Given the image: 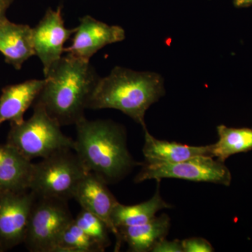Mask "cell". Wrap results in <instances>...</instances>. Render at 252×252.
Masks as SVG:
<instances>
[{"instance_id": "obj_19", "label": "cell", "mask_w": 252, "mask_h": 252, "mask_svg": "<svg viewBox=\"0 0 252 252\" xmlns=\"http://www.w3.org/2000/svg\"><path fill=\"white\" fill-rule=\"evenodd\" d=\"M97 252L103 250L74 220L63 232L55 249V252Z\"/></svg>"}, {"instance_id": "obj_5", "label": "cell", "mask_w": 252, "mask_h": 252, "mask_svg": "<svg viewBox=\"0 0 252 252\" xmlns=\"http://www.w3.org/2000/svg\"><path fill=\"white\" fill-rule=\"evenodd\" d=\"M72 149L62 151L34 163L30 190L36 197L68 200L88 173Z\"/></svg>"}, {"instance_id": "obj_11", "label": "cell", "mask_w": 252, "mask_h": 252, "mask_svg": "<svg viewBox=\"0 0 252 252\" xmlns=\"http://www.w3.org/2000/svg\"><path fill=\"white\" fill-rule=\"evenodd\" d=\"M107 184L92 172H88L78 186L74 199L81 208L101 219L116 237V251L120 250L122 239L112 221V212L119 203L107 187Z\"/></svg>"}, {"instance_id": "obj_7", "label": "cell", "mask_w": 252, "mask_h": 252, "mask_svg": "<svg viewBox=\"0 0 252 252\" xmlns=\"http://www.w3.org/2000/svg\"><path fill=\"white\" fill-rule=\"evenodd\" d=\"M165 178L180 179L195 182H209L229 187L232 175L229 169L213 157L201 156L175 163H144L135 182Z\"/></svg>"}, {"instance_id": "obj_15", "label": "cell", "mask_w": 252, "mask_h": 252, "mask_svg": "<svg viewBox=\"0 0 252 252\" xmlns=\"http://www.w3.org/2000/svg\"><path fill=\"white\" fill-rule=\"evenodd\" d=\"M143 154L147 164L175 163L193 157H212L211 145L192 147L175 142L159 140L144 127Z\"/></svg>"}, {"instance_id": "obj_24", "label": "cell", "mask_w": 252, "mask_h": 252, "mask_svg": "<svg viewBox=\"0 0 252 252\" xmlns=\"http://www.w3.org/2000/svg\"><path fill=\"white\" fill-rule=\"evenodd\" d=\"M233 4L236 8L250 7L252 5V0H233Z\"/></svg>"}, {"instance_id": "obj_12", "label": "cell", "mask_w": 252, "mask_h": 252, "mask_svg": "<svg viewBox=\"0 0 252 252\" xmlns=\"http://www.w3.org/2000/svg\"><path fill=\"white\" fill-rule=\"evenodd\" d=\"M45 84L44 78L3 88L0 96V124L4 122L16 124L22 123L25 113L34 103Z\"/></svg>"}, {"instance_id": "obj_2", "label": "cell", "mask_w": 252, "mask_h": 252, "mask_svg": "<svg viewBox=\"0 0 252 252\" xmlns=\"http://www.w3.org/2000/svg\"><path fill=\"white\" fill-rule=\"evenodd\" d=\"M75 126L74 152L88 172L107 185L121 180L138 164L129 153L125 132L117 124L84 117Z\"/></svg>"}, {"instance_id": "obj_8", "label": "cell", "mask_w": 252, "mask_h": 252, "mask_svg": "<svg viewBox=\"0 0 252 252\" xmlns=\"http://www.w3.org/2000/svg\"><path fill=\"white\" fill-rule=\"evenodd\" d=\"M36 198L31 190L0 193V251L24 243Z\"/></svg>"}, {"instance_id": "obj_17", "label": "cell", "mask_w": 252, "mask_h": 252, "mask_svg": "<svg viewBox=\"0 0 252 252\" xmlns=\"http://www.w3.org/2000/svg\"><path fill=\"white\" fill-rule=\"evenodd\" d=\"M171 205L164 201L159 193L144 203L134 205H125L118 203L112 212V221L116 228L144 224L155 218L158 212L170 208Z\"/></svg>"}, {"instance_id": "obj_23", "label": "cell", "mask_w": 252, "mask_h": 252, "mask_svg": "<svg viewBox=\"0 0 252 252\" xmlns=\"http://www.w3.org/2000/svg\"><path fill=\"white\" fill-rule=\"evenodd\" d=\"M14 0H0V23L7 19L6 14Z\"/></svg>"}, {"instance_id": "obj_14", "label": "cell", "mask_w": 252, "mask_h": 252, "mask_svg": "<svg viewBox=\"0 0 252 252\" xmlns=\"http://www.w3.org/2000/svg\"><path fill=\"white\" fill-rule=\"evenodd\" d=\"M0 52L4 56L5 62L21 69L23 63L35 56L32 28L8 19L0 23Z\"/></svg>"}, {"instance_id": "obj_3", "label": "cell", "mask_w": 252, "mask_h": 252, "mask_svg": "<svg viewBox=\"0 0 252 252\" xmlns=\"http://www.w3.org/2000/svg\"><path fill=\"white\" fill-rule=\"evenodd\" d=\"M164 94V80L160 74L116 67L108 76L99 78L88 109H117L144 128L146 112Z\"/></svg>"}, {"instance_id": "obj_9", "label": "cell", "mask_w": 252, "mask_h": 252, "mask_svg": "<svg viewBox=\"0 0 252 252\" xmlns=\"http://www.w3.org/2000/svg\"><path fill=\"white\" fill-rule=\"evenodd\" d=\"M76 29L64 26L62 7L49 8L44 17L32 28V42L35 56L43 64L44 78L59 62L64 52V44L75 32Z\"/></svg>"}, {"instance_id": "obj_16", "label": "cell", "mask_w": 252, "mask_h": 252, "mask_svg": "<svg viewBox=\"0 0 252 252\" xmlns=\"http://www.w3.org/2000/svg\"><path fill=\"white\" fill-rule=\"evenodd\" d=\"M170 227V217L163 214L144 224L120 227L118 230L130 251L147 252H152L156 244L165 238Z\"/></svg>"}, {"instance_id": "obj_4", "label": "cell", "mask_w": 252, "mask_h": 252, "mask_svg": "<svg viewBox=\"0 0 252 252\" xmlns=\"http://www.w3.org/2000/svg\"><path fill=\"white\" fill-rule=\"evenodd\" d=\"M61 127L40 103L34 102V112L29 119L11 124L6 143L31 161L62 151L74 150V140L64 135Z\"/></svg>"}, {"instance_id": "obj_20", "label": "cell", "mask_w": 252, "mask_h": 252, "mask_svg": "<svg viewBox=\"0 0 252 252\" xmlns=\"http://www.w3.org/2000/svg\"><path fill=\"white\" fill-rule=\"evenodd\" d=\"M74 223L104 251L110 245L108 227L103 220L91 212L81 209L74 219Z\"/></svg>"}, {"instance_id": "obj_6", "label": "cell", "mask_w": 252, "mask_h": 252, "mask_svg": "<svg viewBox=\"0 0 252 252\" xmlns=\"http://www.w3.org/2000/svg\"><path fill=\"white\" fill-rule=\"evenodd\" d=\"M74 219L67 200L36 197L25 238L26 248L32 252H55L60 236Z\"/></svg>"}, {"instance_id": "obj_13", "label": "cell", "mask_w": 252, "mask_h": 252, "mask_svg": "<svg viewBox=\"0 0 252 252\" xmlns=\"http://www.w3.org/2000/svg\"><path fill=\"white\" fill-rule=\"evenodd\" d=\"M33 167L14 147L0 144V193L30 190Z\"/></svg>"}, {"instance_id": "obj_21", "label": "cell", "mask_w": 252, "mask_h": 252, "mask_svg": "<svg viewBox=\"0 0 252 252\" xmlns=\"http://www.w3.org/2000/svg\"><path fill=\"white\" fill-rule=\"evenodd\" d=\"M183 252H212L215 251L211 244L202 238H191L182 240Z\"/></svg>"}, {"instance_id": "obj_1", "label": "cell", "mask_w": 252, "mask_h": 252, "mask_svg": "<svg viewBox=\"0 0 252 252\" xmlns=\"http://www.w3.org/2000/svg\"><path fill=\"white\" fill-rule=\"evenodd\" d=\"M99 78L90 61L67 54L45 77V85L35 102L61 126L76 125L85 117Z\"/></svg>"}, {"instance_id": "obj_10", "label": "cell", "mask_w": 252, "mask_h": 252, "mask_svg": "<svg viewBox=\"0 0 252 252\" xmlns=\"http://www.w3.org/2000/svg\"><path fill=\"white\" fill-rule=\"evenodd\" d=\"M73 34L72 44L64 52L75 57L90 61L99 50L126 38L125 31L119 26H110L92 16H84Z\"/></svg>"}, {"instance_id": "obj_18", "label": "cell", "mask_w": 252, "mask_h": 252, "mask_svg": "<svg viewBox=\"0 0 252 252\" xmlns=\"http://www.w3.org/2000/svg\"><path fill=\"white\" fill-rule=\"evenodd\" d=\"M219 140L211 144L212 157L224 162L231 156L252 151V127L217 126Z\"/></svg>"}, {"instance_id": "obj_22", "label": "cell", "mask_w": 252, "mask_h": 252, "mask_svg": "<svg viewBox=\"0 0 252 252\" xmlns=\"http://www.w3.org/2000/svg\"><path fill=\"white\" fill-rule=\"evenodd\" d=\"M153 252H183L182 243L181 240H175L170 241L163 238L156 244L152 249Z\"/></svg>"}]
</instances>
